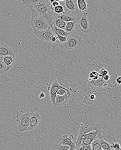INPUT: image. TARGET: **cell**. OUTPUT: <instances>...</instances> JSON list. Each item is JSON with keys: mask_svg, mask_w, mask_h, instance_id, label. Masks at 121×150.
Returning <instances> with one entry per match:
<instances>
[{"mask_svg": "<svg viewBox=\"0 0 121 150\" xmlns=\"http://www.w3.org/2000/svg\"><path fill=\"white\" fill-rule=\"evenodd\" d=\"M22 4L27 6L32 13V16L41 17L46 19L51 27L54 23V17L48 0H22Z\"/></svg>", "mask_w": 121, "mask_h": 150, "instance_id": "6da1fadb", "label": "cell"}, {"mask_svg": "<svg viewBox=\"0 0 121 150\" xmlns=\"http://www.w3.org/2000/svg\"><path fill=\"white\" fill-rule=\"evenodd\" d=\"M78 133L85 134L93 131L102 130L100 121L92 115L83 114L81 115Z\"/></svg>", "mask_w": 121, "mask_h": 150, "instance_id": "7a4b0ae2", "label": "cell"}, {"mask_svg": "<svg viewBox=\"0 0 121 150\" xmlns=\"http://www.w3.org/2000/svg\"><path fill=\"white\" fill-rule=\"evenodd\" d=\"M76 21L78 27L85 33L90 30V21L87 12H79L76 17Z\"/></svg>", "mask_w": 121, "mask_h": 150, "instance_id": "3957f363", "label": "cell"}, {"mask_svg": "<svg viewBox=\"0 0 121 150\" xmlns=\"http://www.w3.org/2000/svg\"><path fill=\"white\" fill-rule=\"evenodd\" d=\"M83 39L74 31L68 35L64 42V47L68 50H74L79 47L83 42Z\"/></svg>", "mask_w": 121, "mask_h": 150, "instance_id": "277c9868", "label": "cell"}, {"mask_svg": "<svg viewBox=\"0 0 121 150\" xmlns=\"http://www.w3.org/2000/svg\"><path fill=\"white\" fill-rule=\"evenodd\" d=\"M30 23L34 33L38 31L46 30L50 26L46 19L41 17L32 16Z\"/></svg>", "mask_w": 121, "mask_h": 150, "instance_id": "5b68a950", "label": "cell"}, {"mask_svg": "<svg viewBox=\"0 0 121 150\" xmlns=\"http://www.w3.org/2000/svg\"><path fill=\"white\" fill-rule=\"evenodd\" d=\"M30 118V113L29 112L17 115V122L20 131L25 132L28 131L29 126Z\"/></svg>", "mask_w": 121, "mask_h": 150, "instance_id": "8992f818", "label": "cell"}, {"mask_svg": "<svg viewBox=\"0 0 121 150\" xmlns=\"http://www.w3.org/2000/svg\"><path fill=\"white\" fill-rule=\"evenodd\" d=\"M53 33H53L52 29L50 26H49L46 30L38 31L34 34L41 40L46 42L48 43H50V38Z\"/></svg>", "mask_w": 121, "mask_h": 150, "instance_id": "52a82bcc", "label": "cell"}, {"mask_svg": "<svg viewBox=\"0 0 121 150\" xmlns=\"http://www.w3.org/2000/svg\"><path fill=\"white\" fill-rule=\"evenodd\" d=\"M103 130H95L87 133H78L77 139H101L103 138Z\"/></svg>", "mask_w": 121, "mask_h": 150, "instance_id": "ba28073f", "label": "cell"}, {"mask_svg": "<svg viewBox=\"0 0 121 150\" xmlns=\"http://www.w3.org/2000/svg\"><path fill=\"white\" fill-rule=\"evenodd\" d=\"M60 88V86L58 83L57 80L54 81L51 83V85L48 88V90L49 91L50 101L53 105H55V101L57 92L58 89Z\"/></svg>", "mask_w": 121, "mask_h": 150, "instance_id": "9c48e42d", "label": "cell"}, {"mask_svg": "<svg viewBox=\"0 0 121 150\" xmlns=\"http://www.w3.org/2000/svg\"><path fill=\"white\" fill-rule=\"evenodd\" d=\"M64 5L66 10L76 15L79 13L77 0H65Z\"/></svg>", "mask_w": 121, "mask_h": 150, "instance_id": "30bf717a", "label": "cell"}, {"mask_svg": "<svg viewBox=\"0 0 121 150\" xmlns=\"http://www.w3.org/2000/svg\"><path fill=\"white\" fill-rule=\"evenodd\" d=\"M41 116L39 114L36 112L30 113L29 126L28 131L34 129L38 126L40 121Z\"/></svg>", "mask_w": 121, "mask_h": 150, "instance_id": "8fae6325", "label": "cell"}, {"mask_svg": "<svg viewBox=\"0 0 121 150\" xmlns=\"http://www.w3.org/2000/svg\"><path fill=\"white\" fill-rule=\"evenodd\" d=\"M73 139V136H70V137H69L68 134H65L62 136L59 139V143L70 146L69 150H77L76 143L72 141Z\"/></svg>", "mask_w": 121, "mask_h": 150, "instance_id": "7c38bea8", "label": "cell"}, {"mask_svg": "<svg viewBox=\"0 0 121 150\" xmlns=\"http://www.w3.org/2000/svg\"><path fill=\"white\" fill-rule=\"evenodd\" d=\"M76 15L71 12L67 10L64 13L57 14L55 18H59L66 22L76 21Z\"/></svg>", "mask_w": 121, "mask_h": 150, "instance_id": "4fadbf2b", "label": "cell"}, {"mask_svg": "<svg viewBox=\"0 0 121 150\" xmlns=\"http://www.w3.org/2000/svg\"><path fill=\"white\" fill-rule=\"evenodd\" d=\"M1 59L4 65L9 69L15 63V56L14 53L13 54L3 56L1 57Z\"/></svg>", "mask_w": 121, "mask_h": 150, "instance_id": "5bb4252c", "label": "cell"}, {"mask_svg": "<svg viewBox=\"0 0 121 150\" xmlns=\"http://www.w3.org/2000/svg\"><path fill=\"white\" fill-rule=\"evenodd\" d=\"M71 95L66 94L63 95H59L57 94L55 98V106H61L66 104L70 98Z\"/></svg>", "mask_w": 121, "mask_h": 150, "instance_id": "9a60e30c", "label": "cell"}, {"mask_svg": "<svg viewBox=\"0 0 121 150\" xmlns=\"http://www.w3.org/2000/svg\"><path fill=\"white\" fill-rule=\"evenodd\" d=\"M78 27L76 21L68 22H66L64 30L69 34H70L75 31Z\"/></svg>", "mask_w": 121, "mask_h": 150, "instance_id": "2e32d148", "label": "cell"}, {"mask_svg": "<svg viewBox=\"0 0 121 150\" xmlns=\"http://www.w3.org/2000/svg\"><path fill=\"white\" fill-rule=\"evenodd\" d=\"M79 12H87L88 5L86 0H77Z\"/></svg>", "mask_w": 121, "mask_h": 150, "instance_id": "e0dca14e", "label": "cell"}, {"mask_svg": "<svg viewBox=\"0 0 121 150\" xmlns=\"http://www.w3.org/2000/svg\"><path fill=\"white\" fill-rule=\"evenodd\" d=\"M13 54L12 50L7 45H0V56L1 57Z\"/></svg>", "mask_w": 121, "mask_h": 150, "instance_id": "ac0fdd59", "label": "cell"}, {"mask_svg": "<svg viewBox=\"0 0 121 150\" xmlns=\"http://www.w3.org/2000/svg\"><path fill=\"white\" fill-rule=\"evenodd\" d=\"M94 140V139H87V138L77 139L75 143L78 149L83 145H91L92 142Z\"/></svg>", "mask_w": 121, "mask_h": 150, "instance_id": "d6986e66", "label": "cell"}, {"mask_svg": "<svg viewBox=\"0 0 121 150\" xmlns=\"http://www.w3.org/2000/svg\"><path fill=\"white\" fill-rule=\"evenodd\" d=\"M50 27L52 29L53 32L56 35H61V36H65V37H67L68 35H69V33L66 32L64 30L57 27L55 23H54Z\"/></svg>", "mask_w": 121, "mask_h": 150, "instance_id": "ffe728a7", "label": "cell"}, {"mask_svg": "<svg viewBox=\"0 0 121 150\" xmlns=\"http://www.w3.org/2000/svg\"><path fill=\"white\" fill-rule=\"evenodd\" d=\"M54 23L55 24L56 26L58 28H60L63 30H65V29L66 24V22L57 18H55V21H54Z\"/></svg>", "mask_w": 121, "mask_h": 150, "instance_id": "44dd1931", "label": "cell"}, {"mask_svg": "<svg viewBox=\"0 0 121 150\" xmlns=\"http://www.w3.org/2000/svg\"><path fill=\"white\" fill-rule=\"evenodd\" d=\"M92 150H101V144L100 143V139H95L91 144Z\"/></svg>", "mask_w": 121, "mask_h": 150, "instance_id": "7402d4cb", "label": "cell"}, {"mask_svg": "<svg viewBox=\"0 0 121 150\" xmlns=\"http://www.w3.org/2000/svg\"><path fill=\"white\" fill-rule=\"evenodd\" d=\"M67 10L64 7V3L62 4V5H58L56 6V7H54L53 10H52V11L55 12L57 14L64 13Z\"/></svg>", "mask_w": 121, "mask_h": 150, "instance_id": "603a6c76", "label": "cell"}, {"mask_svg": "<svg viewBox=\"0 0 121 150\" xmlns=\"http://www.w3.org/2000/svg\"><path fill=\"white\" fill-rule=\"evenodd\" d=\"M57 80L58 83L62 88H65L70 91V87L66 80L63 79H58Z\"/></svg>", "mask_w": 121, "mask_h": 150, "instance_id": "cb8c5ba5", "label": "cell"}, {"mask_svg": "<svg viewBox=\"0 0 121 150\" xmlns=\"http://www.w3.org/2000/svg\"><path fill=\"white\" fill-rule=\"evenodd\" d=\"M100 143L101 150H113V149L111 147V145L103 139H100Z\"/></svg>", "mask_w": 121, "mask_h": 150, "instance_id": "d4e9b609", "label": "cell"}, {"mask_svg": "<svg viewBox=\"0 0 121 150\" xmlns=\"http://www.w3.org/2000/svg\"><path fill=\"white\" fill-rule=\"evenodd\" d=\"M66 94L71 95L70 91L69 90H68L67 89L65 88H62L60 86V88L58 90L57 94H58V95H63Z\"/></svg>", "mask_w": 121, "mask_h": 150, "instance_id": "484cf974", "label": "cell"}, {"mask_svg": "<svg viewBox=\"0 0 121 150\" xmlns=\"http://www.w3.org/2000/svg\"><path fill=\"white\" fill-rule=\"evenodd\" d=\"M54 149L57 150H69L70 149V146L69 145L59 144L57 146H55Z\"/></svg>", "mask_w": 121, "mask_h": 150, "instance_id": "4316f807", "label": "cell"}, {"mask_svg": "<svg viewBox=\"0 0 121 150\" xmlns=\"http://www.w3.org/2000/svg\"><path fill=\"white\" fill-rule=\"evenodd\" d=\"M9 69L7 68L3 64L1 59H0V75L8 71L9 70Z\"/></svg>", "mask_w": 121, "mask_h": 150, "instance_id": "83f0119b", "label": "cell"}, {"mask_svg": "<svg viewBox=\"0 0 121 150\" xmlns=\"http://www.w3.org/2000/svg\"><path fill=\"white\" fill-rule=\"evenodd\" d=\"M50 43H59V41L58 39L57 35L55 33H53L52 35L50 38Z\"/></svg>", "mask_w": 121, "mask_h": 150, "instance_id": "f1b7e54d", "label": "cell"}, {"mask_svg": "<svg viewBox=\"0 0 121 150\" xmlns=\"http://www.w3.org/2000/svg\"><path fill=\"white\" fill-rule=\"evenodd\" d=\"M58 39L59 41V43H64L66 40L67 37L61 36V35H57Z\"/></svg>", "mask_w": 121, "mask_h": 150, "instance_id": "f546056e", "label": "cell"}, {"mask_svg": "<svg viewBox=\"0 0 121 150\" xmlns=\"http://www.w3.org/2000/svg\"><path fill=\"white\" fill-rule=\"evenodd\" d=\"M77 150H92V147L91 145H86L81 146L80 148H78Z\"/></svg>", "mask_w": 121, "mask_h": 150, "instance_id": "4dcf8cb0", "label": "cell"}, {"mask_svg": "<svg viewBox=\"0 0 121 150\" xmlns=\"http://www.w3.org/2000/svg\"><path fill=\"white\" fill-rule=\"evenodd\" d=\"M111 146L113 149L120 150L121 149L120 144L118 143L112 144V145H111Z\"/></svg>", "mask_w": 121, "mask_h": 150, "instance_id": "1f68e13d", "label": "cell"}, {"mask_svg": "<svg viewBox=\"0 0 121 150\" xmlns=\"http://www.w3.org/2000/svg\"><path fill=\"white\" fill-rule=\"evenodd\" d=\"M98 73H99L100 75H101L102 76L104 77V76H105L106 74H108V72L106 69L103 68L101 69L100 70Z\"/></svg>", "mask_w": 121, "mask_h": 150, "instance_id": "d6a6232c", "label": "cell"}, {"mask_svg": "<svg viewBox=\"0 0 121 150\" xmlns=\"http://www.w3.org/2000/svg\"><path fill=\"white\" fill-rule=\"evenodd\" d=\"M58 5H59V2L57 1H55L53 2L50 5V8H51V10L52 11L54 7H56V6Z\"/></svg>", "mask_w": 121, "mask_h": 150, "instance_id": "836d02e7", "label": "cell"}, {"mask_svg": "<svg viewBox=\"0 0 121 150\" xmlns=\"http://www.w3.org/2000/svg\"><path fill=\"white\" fill-rule=\"evenodd\" d=\"M111 78V76L108 75V74H106L105 76H104L103 77V79H104V81H108L110 80Z\"/></svg>", "mask_w": 121, "mask_h": 150, "instance_id": "e575fe53", "label": "cell"}, {"mask_svg": "<svg viewBox=\"0 0 121 150\" xmlns=\"http://www.w3.org/2000/svg\"><path fill=\"white\" fill-rule=\"evenodd\" d=\"M116 82L118 84H121V77H117L116 79Z\"/></svg>", "mask_w": 121, "mask_h": 150, "instance_id": "d590c367", "label": "cell"}, {"mask_svg": "<svg viewBox=\"0 0 121 150\" xmlns=\"http://www.w3.org/2000/svg\"><path fill=\"white\" fill-rule=\"evenodd\" d=\"M45 97V94L44 92H41L40 94V95H39V97L40 99H42V98H44Z\"/></svg>", "mask_w": 121, "mask_h": 150, "instance_id": "8d00e7d4", "label": "cell"}, {"mask_svg": "<svg viewBox=\"0 0 121 150\" xmlns=\"http://www.w3.org/2000/svg\"><path fill=\"white\" fill-rule=\"evenodd\" d=\"M90 99L92 100H94L95 98V95L94 94H92L90 97Z\"/></svg>", "mask_w": 121, "mask_h": 150, "instance_id": "74e56055", "label": "cell"}, {"mask_svg": "<svg viewBox=\"0 0 121 150\" xmlns=\"http://www.w3.org/2000/svg\"><path fill=\"white\" fill-rule=\"evenodd\" d=\"M65 0H59V2H64V1Z\"/></svg>", "mask_w": 121, "mask_h": 150, "instance_id": "f35d334b", "label": "cell"}, {"mask_svg": "<svg viewBox=\"0 0 121 150\" xmlns=\"http://www.w3.org/2000/svg\"><path fill=\"white\" fill-rule=\"evenodd\" d=\"M1 56H0V59H1Z\"/></svg>", "mask_w": 121, "mask_h": 150, "instance_id": "ab89813d", "label": "cell"}]
</instances>
